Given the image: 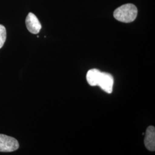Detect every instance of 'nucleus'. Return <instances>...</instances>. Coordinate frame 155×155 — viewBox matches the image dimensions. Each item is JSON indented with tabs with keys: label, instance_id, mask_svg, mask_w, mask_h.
I'll return each instance as SVG.
<instances>
[{
	"label": "nucleus",
	"instance_id": "1",
	"mask_svg": "<svg viewBox=\"0 0 155 155\" xmlns=\"http://www.w3.org/2000/svg\"><path fill=\"white\" fill-rule=\"evenodd\" d=\"M137 9L132 4H127L120 6L114 12V17L117 20L122 22H133L137 16Z\"/></svg>",
	"mask_w": 155,
	"mask_h": 155
},
{
	"label": "nucleus",
	"instance_id": "2",
	"mask_svg": "<svg viewBox=\"0 0 155 155\" xmlns=\"http://www.w3.org/2000/svg\"><path fill=\"white\" fill-rule=\"evenodd\" d=\"M18 148L19 143L16 139L0 134V152H12Z\"/></svg>",
	"mask_w": 155,
	"mask_h": 155
},
{
	"label": "nucleus",
	"instance_id": "3",
	"mask_svg": "<svg viewBox=\"0 0 155 155\" xmlns=\"http://www.w3.org/2000/svg\"><path fill=\"white\" fill-rule=\"evenodd\" d=\"M114 79L110 74L101 72L97 79V85L105 92L110 94L113 91Z\"/></svg>",
	"mask_w": 155,
	"mask_h": 155
},
{
	"label": "nucleus",
	"instance_id": "4",
	"mask_svg": "<svg viewBox=\"0 0 155 155\" xmlns=\"http://www.w3.org/2000/svg\"><path fill=\"white\" fill-rule=\"evenodd\" d=\"M26 27L31 33L37 34L41 29V25L38 17L32 13H29L25 20Z\"/></svg>",
	"mask_w": 155,
	"mask_h": 155
},
{
	"label": "nucleus",
	"instance_id": "5",
	"mask_svg": "<svg viewBox=\"0 0 155 155\" xmlns=\"http://www.w3.org/2000/svg\"><path fill=\"white\" fill-rule=\"evenodd\" d=\"M146 148L150 151L155 150V128L153 126L147 127L144 139Z\"/></svg>",
	"mask_w": 155,
	"mask_h": 155
},
{
	"label": "nucleus",
	"instance_id": "6",
	"mask_svg": "<svg viewBox=\"0 0 155 155\" xmlns=\"http://www.w3.org/2000/svg\"><path fill=\"white\" fill-rule=\"evenodd\" d=\"M100 71L98 69H91L89 70L86 75V79L89 84L91 86H97V79L100 75Z\"/></svg>",
	"mask_w": 155,
	"mask_h": 155
},
{
	"label": "nucleus",
	"instance_id": "7",
	"mask_svg": "<svg viewBox=\"0 0 155 155\" xmlns=\"http://www.w3.org/2000/svg\"><path fill=\"white\" fill-rule=\"evenodd\" d=\"M6 39V31L4 25L0 24V49L3 47Z\"/></svg>",
	"mask_w": 155,
	"mask_h": 155
}]
</instances>
